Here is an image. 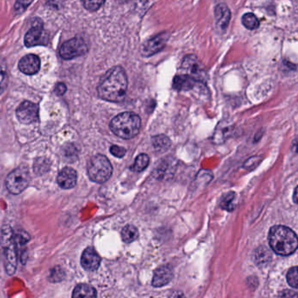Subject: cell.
I'll return each mask as SVG.
<instances>
[{"label": "cell", "instance_id": "1", "mask_svg": "<svg viewBox=\"0 0 298 298\" xmlns=\"http://www.w3.org/2000/svg\"><path fill=\"white\" fill-rule=\"evenodd\" d=\"M127 90V74L121 66H115L105 72L98 87L99 96L110 102L122 101Z\"/></svg>", "mask_w": 298, "mask_h": 298}, {"label": "cell", "instance_id": "2", "mask_svg": "<svg viewBox=\"0 0 298 298\" xmlns=\"http://www.w3.org/2000/svg\"><path fill=\"white\" fill-rule=\"evenodd\" d=\"M271 249L280 256H289L298 248V237L295 232L288 227L274 226L268 234Z\"/></svg>", "mask_w": 298, "mask_h": 298}, {"label": "cell", "instance_id": "3", "mask_svg": "<svg viewBox=\"0 0 298 298\" xmlns=\"http://www.w3.org/2000/svg\"><path fill=\"white\" fill-rule=\"evenodd\" d=\"M142 127V120L139 115L125 112L112 120L110 128L115 136L128 140L136 137Z\"/></svg>", "mask_w": 298, "mask_h": 298}, {"label": "cell", "instance_id": "4", "mask_svg": "<svg viewBox=\"0 0 298 298\" xmlns=\"http://www.w3.org/2000/svg\"><path fill=\"white\" fill-rule=\"evenodd\" d=\"M88 174L92 181L104 183L111 177L113 167L109 159L102 154L93 157L88 164Z\"/></svg>", "mask_w": 298, "mask_h": 298}, {"label": "cell", "instance_id": "5", "mask_svg": "<svg viewBox=\"0 0 298 298\" xmlns=\"http://www.w3.org/2000/svg\"><path fill=\"white\" fill-rule=\"evenodd\" d=\"M30 181L29 169L25 166H21L10 173L6 177V185L10 193L19 195L28 187Z\"/></svg>", "mask_w": 298, "mask_h": 298}, {"label": "cell", "instance_id": "6", "mask_svg": "<svg viewBox=\"0 0 298 298\" xmlns=\"http://www.w3.org/2000/svg\"><path fill=\"white\" fill-rule=\"evenodd\" d=\"M2 246L6 258V269L9 275L15 273L18 261V249L14 240V235L9 228L4 230Z\"/></svg>", "mask_w": 298, "mask_h": 298}, {"label": "cell", "instance_id": "7", "mask_svg": "<svg viewBox=\"0 0 298 298\" xmlns=\"http://www.w3.org/2000/svg\"><path fill=\"white\" fill-rule=\"evenodd\" d=\"M88 51V45L82 38H73L64 43L60 49V55L64 60H72L84 55Z\"/></svg>", "mask_w": 298, "mask_h": 298}, {"label": "cell", "instance_id": "8", "mask_svg": "<svg viewBox=\"0 0 298 298\" xmlns=\"http://www.w3.org/2000/svg\"><path fill=\"white\" fill-rule=\"evenodd\" d=\"M16 115L18 121L23 124H31L35 122L39 118V107L36 104L25 100L18 105L16 110Z\"/></svg>", "mask_w": 298, "mask_h": 298}, {"label": "cell", "instance_id": "9", "mask_svg": "<svg viewBox=\"0 0 298 298\" xmlns=\"http://www.w3.org/2000/svg\"><path fill=\"white\" fill-rule=\"evenodd\" d=\"M169 38V33H162L148 40L142 45V53L143 56H152L161 51L165 47Z\"/></svg>", "mask_w": 298, "mask_h": 298}, {"label": "cell", "instance_id": "10", "mask_svg": "<svg viewBox=\"0 0 298 298\" xmlns=\"http://www.w3.org/2000/svg\"><path fill=\"white\" fill-rule=\"evenodd\" d=\"M47 43V38L45 31L43 29L42 22H38V24H34L24 37V45L28 47L35 45H45Z\"/></svg>", "mask_w": 298, "mask_h": 298}, {"label": "cell", "instance_id": "11", "mask_svg": "<svg viewBox=\"0 0 298 298\" xmlns=\"http://www.w3.org/2000/svg\"><path fill=\"white\" fill-rule=\"evenodd\" d=\"M182 69L186 72L185 74L192 77L197 82L204 75V71L202 68V64L195 55H188L184 59Z\"/></svg>", "mask_w": 298, "mask_h": 298}, {"label": "cell", "instance_id": "12", "mask_svg": "<svg viewBox=\"0 0 298 298\" xmlns=\"http://www.w3.org/2000/svg\"><path fill=\"white\" fill-rule=\"evenodd\" d=\"M18 68L24 74H28V75L36 74L40 69V60L37 55H26L22 58L19 61Z\"/></svg>", "mask_w": 298, "mask_h": 298}, {"label": "cell", "instance_id": "13", "mask_svg": "<svg viewBox=\"0 0 298 298\" xmlns=\"http://www.w3.org/2000/svg\"><path fill=\"white\" fill-rule=\"evenodd\" d=\"M57 182L63 189H70L75 187L77 183V172L69 167L64 168L58 175Z\"/></svg>", "mask_w": 298, "mask_h": 298}, {"label": "cell", "instance_id": "14", "mask_svg": "<svg viewBox=\"0 0 298 298\" xmlns=\"http://www.w3.org/2000/svg\"><path fill=\"white\" fill-rule=\"evenodd\" d=\"M100 264V257L94 248L89 247L84 250L82 256V267L89 271L96 270Z\"/></svg>", "mask_w": 298, "mask_h": 298}, {"label": "cell", "instance_id": "15", "mask_svg": "<svg viewBox=\"0 0 298 298\" xmlns=\"http://www.w3.org/2000/svg\"><path fill=\"white\" fill-rule=\"evenodd\" d=\"M214 15H215L217 28L222 31L226 30L229 24L230 17H231L229 7L225 4L218 5L214 10Z\"/></svg>", "mask_w": 298, "mask_h": 298}, {"label": "cell", "instance_id": "16", "mask_svg": "<svg viewBox=\"0 0 298 298\" xmlns=\"http://www.w3.org/2000/svg\"><path fill=\"white\" fill-rule=\"evenodd\" d=\"M173 271L168 266H162L157 268L153 277V285L154 287L164 286L171 281Z\"/></svg>", "mask_w": 298, "mask_h": 298}, {"label": "cell", "instance_id": "17", "mask_svg": "<svg viewBox=\"0 0 298 298\" xmlns=\"http://www.w3.org/2000/svg\"><path fill=\"white\" fill-rule=\"evenodd\" d=\"M197 80L195 78L187 75V74H181V75L175 76L173 87L175 90L178 91H188L196 86Z\"/></svg>", "mask_w": 298, "mask_h": 298}, {"label": "cell", "instance_id": "18", "mask_svg": "<svg viewBox=\"0 0 298 298\" xmlns=\"http://www.w3.org/2000/svg\"><path fill=\"white\" fill-rule=\"evenodd\" d=\"M96 289L88 284H78L72 292V298H96Z\"/></svg>", "mask_w": 298, "mask_h": 298}, {"label": "cell", "instance_id": "19", "mask_svg": "<svg viewBox=\"0 0 298 298\" xmlns=\"http://www.w3.org/2000/svg\"><path fill=\"white\" fill-rule=\"evenodd\" d=\"M152 143L154 146V148L157 152H164L169 149L170 147V140H169L167 136H154L153 140H152Z\"/></svg>", "mask_w": 298, "mask_h": 298}, {"label": "cell", "instance_id": "20", "mask_svg": "<svg viewBox=\"0 0 298 298\" xmlns=\"http://www.w3.org/2000/svg\"><path fill=\"white\" fill-rule=\"evenodd\" d=\"M121 236H122V240L125 242H127V243L132 242L138 238V229L132 225H127V226L124 227L123 229H122Z\"/></svg>", "mask_w": 298, "mask_h": 298}, {"label": "cell", "instance_id": "21", "mask_svg": "<svg viewBox=\"0 0 298 298\" xmlns=\"http://www.w3.org/2000/svg\"><path fill=\"white\" fill-rule=\"evenodd\" d=\"M8 84L7 65L3 59H0V94L3 93Z\"/></svg>", "mask_w": 298, "mask_h": 298}, {"label": "cell", "instance_id": "22", "mask_svg": "<svg viewBox=\"0 0 298 298\" xmlns=\"http://www.w3.org/2000/svg\"><path fill=\"white\" fill-rule=\"evenodd\" d=\"M148 164H149V157H148V154H140L136 158L132 169L133 171L142 172L148 167Z\"/></svg>", "mask_w": 298, "mask_h": 298}, {"label": "cell", "instance_id": "23", "mask_svg": "<svg viewBox=\"0 0 298 298\" xmlns=\"http://www.w3.org/2000/svg\"><path fill=\"white\" fill-rule=\"evenodd\" d=\"M242 24L249 30H255L259 26V20L253 13H246L242 17Z\"/></svg>", "mask_w": 298, "mask_h": 298}, {"label": "cell", "instance_id": "24", "mask_svg": "<svg viewBox=\"0 0 298 298\" xmlns=\"http://www.w3.org/2000/svg\"><path fill=\"white\" fill-rule=\"evenodd\" d=\"M235 194L234 192L227 194L226 196L223 197V201L221 202L222 208L223 209H225V210L229 211V212L234 210L235 208Z\"/></svg>", "mask_w": 298, "mask_h": 298}, {"label": "cell", "instance_id": "25", "mask_svg": "<svg viewBox=\"0 0 298 298\" xmlns=\"http://www.w3.org/2000/svg\"><path fill=\"white\" fill-rule=\"evenodd\" d=\"M287 282L292 288L298 289V266L289 268L287 274Z\"/></svg>", "mask_w": 298, "mask_h": 298}, {"label": "cell", "instance_id": "26", "mask_svg": "<svg viewBox=\"0 0 298 298\" xmlns=\"http://www.w3.org/2000/svg\"><path fill=\"white\" fill-rule=\"evenodd\" d=\"M82 1L85 8L90 12H94L99 9L105 2V0H82Z\"/></svg>", "mask_w": 298, "mask_h": 298}, {"label": "cell", "instance_id": "27", "mask_svg": "<svg viewBox=\"0 0 298 298\" xmlns=\"http://www.w3.org/2000/svg\"><path fill=\"white\" fill-rule=\"evenodd\" d=\"M110 152H111V154L113 155H115V156L118 157V158H121V157H123L126 153H127V151L124 148H121L120 146H117V145H114V146H112L111 148H110Z\"/></svg>", "mask_w": 298, "mask_h": 298}, {"label": "cell", "instance_id": "28", "mask_svg": "<svg viewBox=\"0 0 298 298\" xmlns=\"http://www.w3.org/2000/svg\"><path fill=\"white\" fill-rule=\"evenodd\" d=\"M33 2V0H17L15 4V10L17 12H24L28 6Z\"/></svg>", "mask_w": 298, "mask_h": 298}, {"label": "cell", "instance_id": "29", "mask_svg": "<svg viewBox=\"0 0 298 298\" xmlns=\"http://www.w3.org/2000/svg\"><path fill=\"white\" fill-rule=\"evenodd\" d=\"M278 298H298V294L292 290L286 289L280 292L278 295Z\"/></svg>", "mask_w": 298, "mask_h": 298}, {"label": "cell", "instance_id": "30", "mask_svg": "<svg viewBox=\"0 0 298 298\" xmlns=\"http://www.w3.org/2000/svg\"><path fill=\"white\" fill-rule=\"evenodd\" d=\"M66 86L64 83H58L55 87V92L58 95H63L66 92Z\"/></svg>", "mask_w": 298, "mask_h": 298}, {"label": "cell", "instance_id": "31", "mask_svg": "<svg viewBox=\"0 0 298 298\" xmlns=\"http://www.w3.org/2000/svg\"><path fill=\"white\" fill-rule=\"evenodd\" d=\"M47 3L50 6H52L55 8H59V7H61V6H62L63 0H47Z\"/></svg>", "mask_w": 298, "mask_h": 298}, {"label": "cell", "instance_id": "32", "mask_svg": "<svg viewBox=\"0 0 298 298\" xmlns=\"http://www.w3.org/2000/svg\"><path fill=\"white\" fill-rule=\"evenodd\" d=\"M293 200H294V202L295 203H297L298 204V187L295 188V193H294V196H293Z\"/></svg>", "mask_w": 298, "mask_h": 298}, {"label": "cell", "instance_id": "33", "mask_svg": "<svg viewBox=\"0 0 298 298\" xmlns=\"http://www.w3.org/2000/svg\"><path fill=\"white\" fill-rule=\"evenodd\" d=\"M296 149H297V151H298V139H297V141H296Z\"/></svg>", "mask_w": 298, "mask_h": 298}]
</instances>
